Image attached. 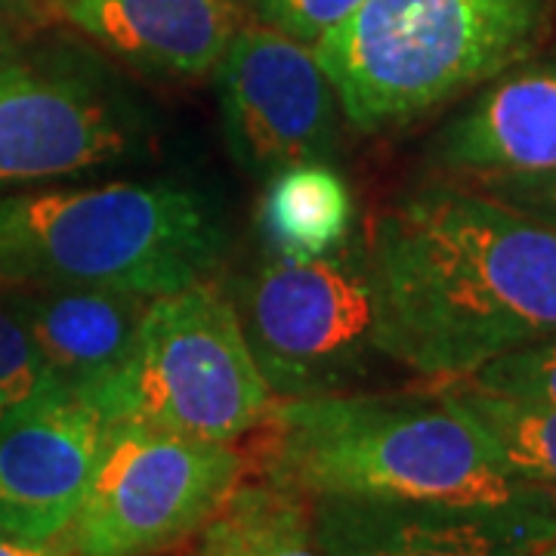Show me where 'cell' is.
Returning a JSON list of instances; mask_svg holds the SVG:
<instances>
[{"mask_svg":"<svg viewBox=\"0 0 556 556\" xmlns=\"http://www.w3.org/2000/svg\"><path fill=\"white\" fill-rule=\"evenodd\" d=\"M519 556H556V541H551V544H541V547H535V551H526V554Z\"/></svg>","mask_w":556,"mask_h":556,"instance_id":"cell-23","label":"cell"},{"mask_svg":"<svg viewBox=\"0 0 556 556\" xmlns=\"http://www.w3.org/2000/svg\"><path fill=\"white\" fill-rule=\"evenodd\" d=\"M244 477L232 442L109 424L100 460L68 526L75 556H159L199 532Z\"/></svg>","mask_w":556,"mask_h":556,"instance_id":"cell-7","label":"cell"},{"mask_svg":"<svg viewBox=\"0 0 556 556\" xmlns=\"http://www.w3.org/2000/svg\"><path fill=\"white\" fill-rule=\"evenodd\" d=\"M390 362L448 383L556 334V229L467 182L424 186L365 229Z\"/></svg>","mask_w":556,"mask_h":556,"instance_id":"cell-1","label":"cell"},{"mask_svg":"<svg viewBox=\"0 0 556 556\" xmlns=\"http://www.w3.org/2000/svg\"><path fill=\"white\" fill-rule=\"evenodd\" d=\"M439 393L492 439L501 460L522 482L535 485L556 504V408L522 399L497 396L467 380L439 383Z\"/></svg>","mask_w":556,"mask_h":556,"instance_id":"cell-17","label":"cell"},{"mask_svg":"<svg viewBox=\"0 0 556 556\" xmlns=\"http://www.w3.org/2000/svg\"><path fill=\"white\" fill-rule=\"evenodd\" d=\"M353 189L325 161H303L273 174L260 204V229L276 257L318 260L353 232Z\"/></svg>","mask_w":556,"mask_h":556,"instance_id":"cell-15","label":"cell"},{"mask_svg":"<svg viewBox=\"0 0 556 556\" xmlns=\"http://www.w3.org/2000/svg\"><path fill=\"white\" fill-rule=\"evenodd\" d=\"M497 396L554 405L556 408V334L492 358L477 375L464 378Z\"/></svg>","mask_w":556,"mask_h":556,"instance_id":"cell-18","label":"cell"},{"mask_svg":"<svg viewBox=\"0 0 556 556\" xmlns=\"http://www.w3.org/2000/svg\"><path fill=\"white\" fill-rule=\"evenodd\" d=\"M10 408H13V405H10V402H7V399L0 396V420H3V417H7V412H10Z\"/></svg>","mask_w":556,"mask_h":556,"instance_id":"cell-24","label":"cell"},{"mask_svg":"<svg viewBox=\"0 0 556 556\" xmlns=\"http://www.w3.org/2000/svg\"><path fill=\"white\" fill-rule=\"evenodd\" d=\"M109 424L78 393L50 387L0 420V532L50 541L75 522Z\"/></svg>","mask_w":556,"mask_h":556,"instance_id":"cell-10","label":"cell"},{"mask_svg":"<svg viewBox=\"0 0 556 556\" xmlns=\"http://www.w3.org/2000/svg\"><path fill=\"white\" fill-rule=\"evenodd\" d=\"M437 161L464 179L556 170V65L492 84L442 130Z\"/></svg>","mask_w":556,"mask_h":556,"instance_id":"cell-13","label":"cell"},{"mask_svg":"<svg viewBox=\"0 0 556 556\" xmlns=\"http://www.w3.org/2000/svg\"><path fill=\"white\" fill-rule=\"evenodd\" d=\"M325 556H519L556 541V504L442 507L309 497Z\"/></svg>","mask_w":556,"mask_h":556,"instance_id":"cell-11","label":"cell"},{"mask_svg":"<svg viewBox=\"0 0 556 556\" xmlns=\"http://www.w3.org/2000/svg\"><path fill=\"white\" fill-rule=\"evenodd\" d=\"M189 556H325L309 497L294 489L239 482L195 532Z\"/></svg>","mask_w":556,"mask_h":556,"instance_id":"cell-16","label":"cell"},{"mask_svg":"<svg viewBox=\"0 0 556 556\" xmlns=\"http://www.w3.org/2000/svg\"><path fill=\"white\" fill-rule=\"evenodd\" d=\"M7 298L53 380L78 396L118 371L149 306V298L78 285H13Z\"/></svg>","mask_w":556,"mask_h":556,"instance_id":"cell-14","label":"cell"},{"mask_svg":"<svg viewBox=\"0 0 556 556\" xmlns=\"http://www.w3.org/2000/svg\"><path fill=\"white\" fill-rule=\"evenodd\" d=\"M467 186H473L479 192L504 201L510 207H517L529 217L541 219L556 229V170L547 174H529V177H485L467 179Z\"/></svg>","mask_w":556,"mask_h":556,"instance_id":"cell-21","label":"cell"},{"mask_svg":"<svg viewBox=\"0 0 556 556\" xmlns=\"http://www.w3.org/2000/svg\"><path fill=\"white\" fill-rule=\"evenodd\" d=\"M62 20L124 62L177 75H211L239 35L236 0H60Z\"/></svg>","mask_w":556,"mask_h":556,"instance_id":"cell-12","label":"cell"},{"mask_svg":"<svg viewBox=\"0 0 556 556\" xmlns=\"http://www.w3.org/2000/svg\"><path fill=\"white\" fill-rule=\"evenodd\" d=\"M260 445L263 479L306 497L442 507L554 501L501 460L455 402L408 393H328L273 402Z\"/></svg>","mask_w":556,"mask_h":556,"instance_id":"cell-2","label":"cell"},{"mask_svg":"<svg viewBox=\"0 0 556 556\" xmlns=\"http://www.w3.org/2000/svg\"><path fill=\"white\" fill-rule=\"evenodd\" d=\"M232 159L251 174L325 161L338 146V93L313 47L269 28H239L214 68Z\"/></svg>","mask_w":556,"mask_h":556,"instance_id":"cell-9","label":"cell"},{"mask_svg":"<svg viewBox=\"0 0 556 556\" xmlns=\"http://www.w3.org/2000/svg\"><path fill=\"white\" fill-rule=\"evenodd\" d=\"M551 0H365L313 43L362 134L424 118L532 53Z\"/></svg>","mask_w":556,"mask_h":556,"instance_id":"cell-4","label":"cell"},{"mask_svg":"<svg viewBox=\"0 0 556 556\" xmlns=\"http://www.w3.org/2000/svg\"><path fill=\"white\" fill-rule=\"evenodd\" d=\"M0 556H72V547L60 538L50 541H31V538L3 535L0 532Z\"/></svg>","mask_w":556,"mask_h":556,"instance_id":"cell-22","label":"cell"},{"mask_svg":"<svg viewBox=\"0 0 556 556\" xmlns=\"http://www.w3.org/2000/svg\"><path fill=\"white\" fill-rule=\"evenodd\" d=\"M146 139L142 109L102 68L0 56V192L118 167Z\"/></svg>","mask_w":556,"mask_h":556,"instance_id":"cell-8","label":"cell"},{"mask_svg":"<svg viewBox=\"0 0 556 556\" xmlns=\"http://www.w3.org/2000/svg\"><path fill=\"white\" fill-rule=\"evenodd\" d=\"M236 309L278 402L356 390L380 358L390 362L365 232L328 257L263 263Z\"/></svg>","mask_w":556,"mask_h":556,"instance_id":"cell-6","label":"cell"},{"mask_svg":"<svg viewBox=\"0 0 556 556\" xmlns=\"http://www.w3.org/2000/svg\"><path fill=\"white\" fill-rule=\"evenodd\" d=\"M105 424L236 442L273 408L236 303L211 281L152 298L121 368L84 393Z\"/></svg>","mask_w":556,"mask_h":556,"instance_id":"cell-5","label":"cell"},{"mask_svg":"<svg viewBox=\"0 0 556 556\" xmlns=\"http://www.w3.org/2000/svg\"><path fill=\"white\" fill-rule=\"evenodd\" d=\"M365 0H260V13L276 31L300 43H316L346 22Z\"/></svg>","mask_w":556,"mask_h":556,"instance_id":"cell-20","label":"cell"},{"mask_svg":"<svg viewBox=\"0 0 556 556\" xmlns=\"http://www.w3.org/2000/svg\"><path fill=\"white\" fill-rule=\"evenodd\" d=\"M50 387H56V380L43 365L16 306L0 288V396L10 405H20L28 396L50 390Z\"/></svg>","mask_w":556,"mask_h":556,"instance_id":"cell-19","label":"cell"},{"mask_svg":"<svg viewBox=\"0 0 556 556\" xmlns=\"http://www.w3.org/2000/svg\"><path fill=\"white\" fill-rule=\"evenodd\" d=\"M229 248L214 201L177 182L0 192V281L164 298L207 281Z\"/></svg>","mask_w":556,"mask_h":556,"instance_id":"cell-3","label":"cell"}]
</instances>
